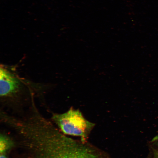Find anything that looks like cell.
<instances>
[{
	"instance_id": "cell-1",
	"label": "cell",
	"mask_w": 158,
	"mask_h": 158,
	"mask_svg": "<svg viewBox=\"0 0 158 158\" xmlns=\"http://www.w3.org/2000/svg\"><path fill=\"white\" fill-rule=\"evenodd\" d=\"M33 158H101L90 148L57 131L39 137L32 144Z\"/></svg>"
},
{
	"instance_id": "cell-2",
	"label": "cell",
	"mask_w": 158,
	"mask_h": 158,
	"mask_svg": "<svg viewBox=\"0 0 158 158\" xmlns=\"http://www.w3.org/2000/svg\"><path fill=\"white\" fill-rule=\"evenodd\" d=\"M52 119L63 133L79 137L83 142L95 125L86 120L79 110L73 108L63 113L54 115Z\"/></svg>"
},
{
	"instance_id": "cell-3",
	"label": "cell",
	"mask_w": 158,
	"mask_h": 158,
	"mask_svg": "<svg viewBox=\"0 0 158 158\" xmlns=\"http://www.w3.org/2000/svg\"><path fill=\"white\" fill-rule=\"evenodd\" d=\"M0 95L2 97L13 95L18 90V80L7 70L2 67L0 69Z\"/></svg>"
},
{
	"instance_id": "cell-4",
	"label": "cell",
	"mask_w": 158,
	"mask_h": 158,
	"mask_svg": "<svg viewBox=\"0 0 158 158\" xmlns=\"http://www.w3.org/2000/svg\"><path fill=\"white\" fill-rule=\"evenodd\" d=\"M12 142L7 136L1 134L0 136V153H5L12 145Z\"/></svg>"
},
{
	"instance_id": "cell-5",
	"label": "cell",
	"mask_w": 158,
	"mask_h": 158,
	"mask_svg": "<svg viewBox=\"0 0 158 158\" xmlns=\"http://www.w3.org/2000/svg\"><path fill=\"white\" fill-rule=\"evenodd\" d=\"M0 158H7L5 153L0 154Z\"/></svg>"
},
{
	"instance_id": "cell-6",
	"label": "cell",
	"mask_w": 158,
	"mask_h": 158,
	"mask_svg": "<svg viewBox=\"0 0 158 158\" xmlns=\"http://www.w3.org/2000/svg\"><path fill=\"white\" fill-rule=\"evenodd\" d=\"M157 140H158V135L156 136L154 138L153 140L155 141Z\"/></svg>"
}]
</instances>
